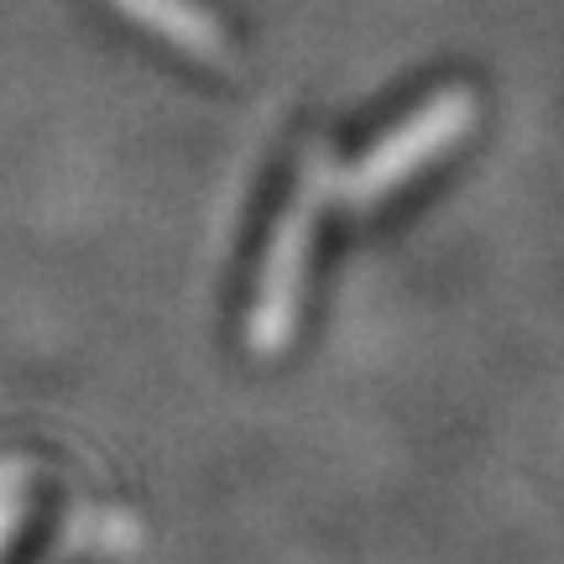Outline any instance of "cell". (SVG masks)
Returning <instances> with one entry per match:
<instances>
[{
	"label": "cell",
	"instance_id": "obj_1",
	"mask_svg": "<svg viewBox=\"0 0 564 564\" xmlns=\"http://www.w3.org/2000/svg\"><path fill=\"white\" fill-rule=\"evenodd\" d=\"M121 11L141 21V26H152V32H167V42H178L188 58L199 63H225V47H220V32H215V21L194 17V11H183V6H167V0H116Z\"/></svg>",
	"mask_w": 564,
	"mask_h": 564
}]
</instances>
